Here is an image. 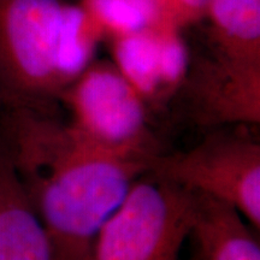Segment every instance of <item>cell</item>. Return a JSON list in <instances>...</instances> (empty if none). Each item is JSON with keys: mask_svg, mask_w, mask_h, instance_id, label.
<instances>
[{"mask_svg": "<svg viewBox=\"0 0 260 260\" xmlns=\"http://www.w3.org/2000/svg\"><path fill=\"white\" fill-rule=\"evenodd\" d=\"M118 69L142 95L161 81L159 35L151 30L122 35L116 47Z\"/></svg>", "mask_w": 260, "mask_h": 260, "instance_id": "9", "label": "cell"}, {"mask_svg": "<svg viewBox=\"0 0 260 260\" xmlns=\"http://www.w3.org/2000/svg\"><path fill=\"white\" fill-rule=\"evenodd\" d=\"M149 172L235 209L260 229V145L246 132H218L187 151L155 155Z\"/></svg>", "mask_w": 260, "mask_h": 260, "instance_id": "4", "label": "cell"}, {"mask_svg": "<svg viewBox=\"0 0 260 260\" xmlns=\"http://www.w3.org/2000/svg\"><path fill=\"white\" fill-rule=\"evenodd\" d=\"M90 18L122 35L151 30L162 17V0H86Z\"/></svg>", "mask_w": 260, "mask_h": 260, "instance_id": "10", "label": "cell"}, {"mask_svg": "<svg viewBox=\"0 0 260 260\" xmlns=\"http://www.w3.org/2000/svg\"><path fill=\"white\" fill-rule=\"evenodd\" d=\"M161 81L175 82L183 76L188 67L186 47L177 37L165 34L159 37Z\"/></svg>", "mask_w": 260, "mask_h": 260, "instance_id": "12", "label": "cell"}, {"mask_svg": "<svg viewBox=\"0 0 260 260\" xmlns=\"http://www.w3.org/2000/svg\"><path fill=\"white\" fill-rule=\"evenodd\" d=\"M219 57L260 68V0H211Z\"/></svg>", "mask_w": 260, "mask_h": 260, "instance_id": "8", "label": "cell"}, {"mask_svg": "<svg viewBox=\"0 0 260 260\" xmlns=\"http://www.w3.org/2000/svg\"><path fill=\"white\" fill-rule=\"evenodd\" d=\"M92 22L84 8L64 4L58 38V65L65 88L88 65Z\"/></svg>", "mask_w": 260, "mask_h": 260, "instance_id": "11", "label": "cell"}, {"mask_svg": "<svg viewBox=\"0 0 260 260\" xmlns=\"http://www.w3.org/2000/svg\"><path fill=\"white\" fill-rule=\"evenodd\" d=\"M194 205L193 191L146 172L100 226L86 260H178Z\"/></svg>", "mask_w": 260, "mask_h": 260, "instance_id": "2", "label": "cell"}, {"mask_svg": "<svg viewBox=\"0 0 260 260\" xmlns=\"http://www.w3.org/2000/svg\"><path fill=\"white\" fill-rule=\"evenodd\" d=\"M0 260H53L46 230L2 153Z\"/></svg>", "mask_w": 260, "mask_h": 260, "instance_id": "6", "label": "cell"}, {"mask_svg": "<svg viewBox=\"0 0 260 260\" xmlns=\"http://www.w3.org/2000/svg\"><path fill=\"white\" fill-rule=\"evenodd\" d=\"M190 236L200 260H260V246L249 223L234 207L195 194Z\"/></svg>", "mask_w": 260, "mask_h": 260, "instance_id": "7", "label": "cell"}, {"mask_svg": "<svg viewBox=\"0 0 260 260\" xmlns=\"http://www.w3.org/2000/svg\"><path fill=\"white\" fill-rule=\"evenodd\" d=\"M0 103H2V100H0Z\"/></svg>", "mask_w": 260, "mask_h": 260, "instance_id": "14", "label": "cell"}, {"mask_svg": "<svg viewBox=\"0 0 260 260\" xmlns=\"http://www.w3.org/2000/svg\"><path fill=\"white\" fill-rule=\"evenodd\" d=\"M0 106V153L46 230L52 259L86 260L100 226L155 155L98 145L47 106Z\"/></svg>", "mask_w": 260, "mask_h": 260, "instance_id": "1", "label": "cell"}, {"mask_svg": "<svg viewBox=\"0 0 260 260\" xmlns=\"http://www.w3.org/2000/svg\"><path fill=\"white\" fill-rule=\"evenodd\" d=\"M210 2L211 0H171V3H174L178 8L189 12H197L200 11V10L206 9L209 6Z\"/></svg>", "mask_w": 260, "mask_h": 260, "instance_id": "13", "label": "cell"}, {"mask_svg": "<svg viewBox=\"0 0 260 260\" xmlns=\"http://www.w3.org/2000/svg\"><path fill=\"white\" fill-rule=\"evenodd\" d=\"M73 128L98 145L154 157L144 95L117 67L87 65L60 94Z\"/></svg>", "mask_w": 260, "mask_h": 260, "instance_id": "5", "label": "cell"}, {"mask_svg": "<svg viewBox=\"0 0 260 260\" xmlns=\"http://www.w3.org/2000/svg\"><path fill=\"white\" fill-rule=\"evenodd\" d=\"M63 6L60 0H0V104L48 106L60 96Z\"/></svg>", "mask_w": 260, "mask_h": 260, "instance_id": "3", "label": "cell"}]
</instances>
